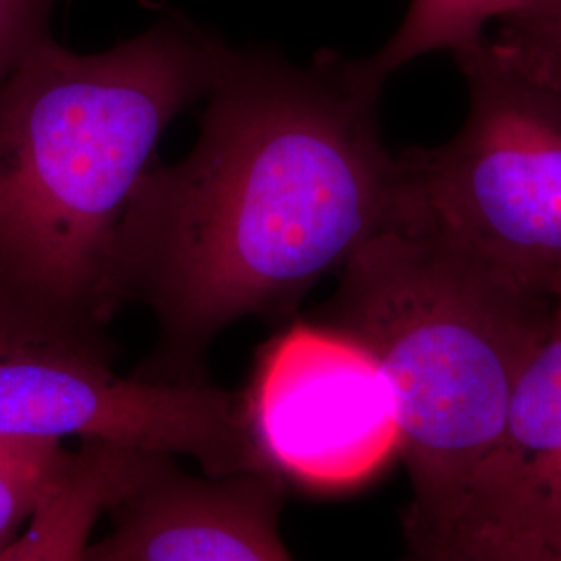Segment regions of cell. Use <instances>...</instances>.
Here are the masks:
<instances>
[{
  "instance_id": "3",
  "label": "cell",
  "mask_w": 561,
  "mask_h": 561,
  "mask_svg": "<svg viewBox=\"0 0 561 561\" xmlns=\"http://www.w3.org/2000/svg\"><path fill=\"white\" fill-rule=\"evenodd\" d=\"M556 308L477 254L403 222L341 266L317 322L358 341L391 387L412 486L403 524L445 518L477 491Z\"/></svg>"
},
{
  "instance_id": "6",
  "label": "cell",
  "mask_w": 561,
  "mask_h": 561,
  "mask_svg": "<svg viewBox=\"0 0 561 561\" xmlns=\"http://www.w3.org/2000/svg\"><path fill=\"white\" fill-rule=\"evenodd\" d=\"M245 412L262 456L287 482L347 491L398 456L391 387L358 341L296 322L259 354Z\"/></svg>"
},
{
  "instance_id": "10",
  "label": "cell",
  "mask_w": 561,
  "mask_h": 561,
  "mask_svg": "<svg viewBox=\"0 0 561 561\" xmlns=\"http://www.w3.org/2000/svg\"><path fill=\"white\" fill-rule=\"evenodd\" d=\"M408 561H561V549L530 528L466 507L403 526Z\"/></svg>"
},
{
  "instance_id": "1",
  "label": "cell",
  "mask_w": 561,
  "mask_h": 561,
  "mask_svg": "<svg viewBox=\"0 0 561 561\" xmlns=\"http://www.w3.org/2000/svg\"><path fill=\"white\" fill-rule=\"evenodd\" d=\"M382 83L368 57L296 65L222 44L196 146L150 169L123 227V300L146 304L159 329L136 375L208 381L219 333L291 310L393 222Z\"/></svg>"
},
{
  "instance_id": "14",
  "label": "cell",
  "mask_w": 561,
  "mask_h": 561,
  "mask_svg": "<svg viewBox=\"0 0 561 561\" xmlns=\"http://www.w3.org/2000/svg\"><path fill=\"white\" fill-rule=\"evenodd\" d=\"M53 0H0V80L46 32Z\"/></svg>"
},
{
  "instance_id": "8",
  "label": "cell",
  "mask_w": 561,
  "mask_h": 561,
  "mask_svg": "<svg viewBox=\"0 0 561 561\" xmlns=\"http://www.w3.org/2000/svg\"><path fill=\"white\" fill-rule=\"evenodd\" d=\"M463 507L516 522L561 549V304L514 387L497 454Z\"/></svg>"
},
{
  "instance_id": "7",
  "label": "cell",
  "mask_w": 561,
  "mask_h": 561,
  "mask_svg": "<svg viewBox=\"0 0 561 561\" xmlns=\"http://www.w3.org/2000/svg\"><path fill=\"white\" fill-rule=\"evenodd\" d=\"M162 458L111 512L83 561H294L280 541L279 474H190Z\"/></svg>"
},
{
  "instance_id": "9",
  "label": "cell",
  "mask_w": 561,
  "mask_h": 561,
  "mask_svg": "<svg viewBox=\"0 0 561 561\" xmlns=\"http://www.w3.org/2000/svg\"><path fill=\"white\" fill-rule=\"evenodd\" d=\"M167 456L113 443L80 442L0 561H83L94 528Z\"/></svg>"
},
{
  "instance_id": "4",
  "label": "cell",
  "mask_w": 561,
  "mask_h": 561,
  "mask_svg": "<svg viewBox=\"0 0 561 561\" xmlns=\"http://www.w3.org/2000/svg\"><path fill=\"white\" fill-rule=\"evenodd\" d=\"M454 57L468 115L451 140L398 157L393 222L428 229L561 304V83L489 34Z\"/></svg>"
},
{
  "instance_id": "12",
  "label": "cell",
  "mask_w": 561,
  "mask_h": 561,
  "mask_svg": "<svg viewBox=\"0 0 561 561\" xmlns=\"http://www.w3.org/2000/svg\"><path fill=\"white\" fill-rule=\"evenodd\" d=\"M69 456L62 442L0 433V549L32 520Z\"/></svg>"
},
{
  "instance_id": "5",
  "label": "cell",
  "mask_w": 561,
  "mask_h": 561,
  "mask_svg": "<svg viewBox=\"0 0 561 561\" xmlns=\"http://www.w3.org/2000/svg\"><path fill=\"white\" fill-rule=\"evenodd\" d=\"M0 433L113 443L196 461L213 477L277 474L254 439L243 391L125 377L102 329L2 294Z\"/></svg>"
},
{
  "instance_id": "13",
  "label": "cell",
  "mask_w": 561,
  "mask_h": 561,
  "mask_svg": "<svg viewBox=\"0 0 561 561\" xmlns=\"http://www.w3.org/2000/svg\"><path fill=\"white\" fill-rule=\"evenodd\" d=\"M489 34L512 55L561 83V0H530L497 21Z\"/></svg>"
},
{
  "instance_id": "11",
  "label": "cell",
  "mask_w": 561,
  "mask_h": 561,
  "mask_svg": "<svg viewBox=\"0 0 561 561\" xmlns=\"http://www.w3.org/2000/svg\"><path fill=\"white\" fill-rule=\"evenodd\" d=\"M530 0H410L400 27L368 57L385 80L424 55L458 53L489 34V25Z\"/></svg>"
},
{
  "instance_id": "2",
  "label": "cell",
  "mask_w": 561,
  "mask_h": 561,
  "mask_svg": "<svg viewBox=\"0 0 561 561\" xmlns=\"http://www.w3.org/2000/svg\"><path fill=\"white\" fill-rule=\"evenodd\" d=\"M222 42L167 15L81 55L48 34L0 80V294L92 329L125 304L121 238L169 123Z\"/></svg>"
}]
</instances>
